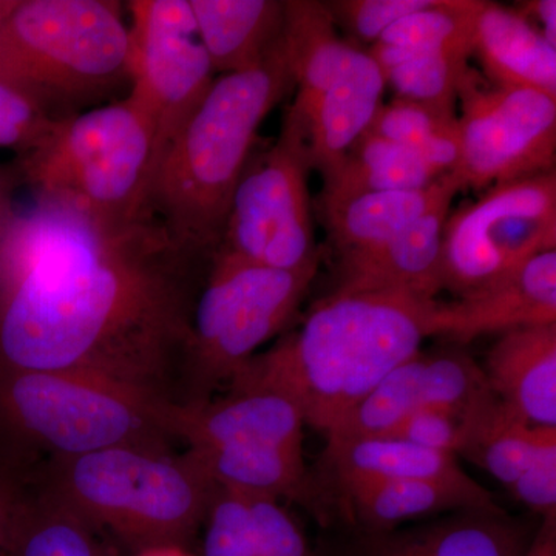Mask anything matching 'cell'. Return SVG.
Returning <instances> with one entry per match:
<instances>
[{"label":"cell","mask_w":556,"mask_h":556,"mask_svg":"<svg viewBox=\"0 0 556 556\" xmlns=\"http://www.w3.org/2000/svg\"><path fill=\"white\" fill-rule=\"evenodd\" d=\"M212 258L153 208L110 222L36 200L0 233V367L80 372L179 407Z\"/></svg>","instance_id":"cell-1"},{"label":"cell","mask_w":556,"mask_h":556,"mask_svg":"<svg viewBox=\"0 0 556 556\" xmlns=\"http://www.w3.org/2000/svg\"><path fill=\"white\" fill-rule=\"evenodd\" d=\"M437 302L336 289L226 387L280 394L327 437L391 369L419 353Z\"/></svg>","instance_id":"cell-2"},{"label":"cell","mask_w":556,"mask_h":556,"mask_svg":"<svg viewBox=\"0 0 556 556\" xmlns=\"http://www.w3.org/2000/svg\"><path fill=\"white\" fill-rule=\"evenodd\" d=\"M292 90L283 38L257 67L215 78L164 150L150 185V207L182 243L218 251L260 127Z\"/></svg>","instance_id":"cell-3"},{"label":"cell","mask_w":556,"mask_h":556,"mask_svg":"<svg viewBox=\"0 0 556 556\" xmlns=\"http://www.w3.org/2000/svg\"><path fill=\"white\" fill-rule=\"evenodd\" d=\"M27 479L138 555L188 548L217 490L188 453L129 445L53 457Z\"/></svg>","instance_id":"cell-4"},{"label":"cell","mask_w":556,"mask_h":556,"mask_svg":"<svg viewBox=\"0 0 556 556\" xmlns=\"http://www.w3.org/2000/svg\"><path fill=\"white\" fill-rule=\"evenodd\" d=\"M0 78L50 119L104 105L129 84L130 31L119 2L9 0L0 13Z\"/></svg>","instance_id":"cell-5"},{"label":"cell","mask_w":556,"mask_h":556,"mask_svg":"<svg viewBox=\"0 0 556 556\" xmlns=\"http://www.w3.org/2000/svg\"><path fill=\"white\" fill-rule=\"evenodd\" d=\"M164 407L94 376L0 367V457L28 475L53 457L174 450Z\"/></svg>","instance_id":"cell-6"},{"label":"cell","mask_w":556,"mask_h":556,"mask_svg":"<svg viewBox=\"0 0 556 556\" xmlns=\"http://www.w3.org/2000/svg\"><path fill=\"white\" fill-rule=\"evenodd\" d=\"M14 167L36 200L126 222L152 208L155 131L126 97L54 121L46 138L17 156Z\"/></svg>","instance_id":"cell-7"},{"label":"cell","mask_w":556,"mask_h":556,"mask_svg":"<svg viewBox=\"0 0 556 556\" xmlns=\"http://www.w3.org/2000/svg\"><path fill=\"white\" fill-rule=\"evenodd\" d=\"M215 252L197 299L186 356L185 405L226 387L260 348L283 331L316 278Z\"/></svg>","instance_id":"cell-8"},{"label":"cell","mask_w":556,"mask_h":556,"mask_svg":"<svg viewBox=\"0 0 556 556\" xmlns=\"http://www.w3.org/2000/svg\"><path fill=\"white\" fill-rule=\"evenodd\" d=\"M309 170L302 134L283 121L277 141L249 160L218 251L266 268L317 273Z\"/></svg>","instance_id":"cell-9"},{"label":"cell","mask_w":556,"mask_h":556,"mask_svg":"<svg viewBox=\"0 0 556 556\" xmlns=\"http://www.w3.org/2000/svg\"><path fill=\"white\" fill-rule=\"evenodd\" d=\"M555 249L556 170L492 186L475 203L450 212L442 288L467 298Z\"/></svg>","instance_id":"cell-10"},{"label":"cell","mask_w":556,"mask_h":556,"mask_svg":"<svg viewBox=\"0 0 556 556\" xmlns=\"http://www.w3.org/2000/svg\"><path fill=\"white\" fill-rule=\"evenodd\" d=\"M460 189L485 190L551 174L556 166V97L493 86L468 67L460 80Z\"/></svg>","instance_id":"cell-11"},{"label":"cell","mask_w":556,"mask_h":556,"mask_svg":"<svg viewBox=\"0 0 556 556\" xmlns=\"http://www.w3.org/2000/svg\"><path fill=\"white\" fill-rule=\"evenodd\" d=\"M130 13V90L155 131V169L164 150L214 84L189 0H134ZM155 174V170H153Z\"/></svg>","instance_id":"cell-12"},{"label":"cell","mask_w":556,"mask_h":556,"mask_svg":"<svg viewBox=\"0 0 556 556\" xmlns=\"http://www.w3.org/2000/svg\"><path fill=\"white\" fill-rule=\"evenodd\" d=\"M540 521L511 517L495 504L382 532L340 527L317 551L318 556H522Z\"/></svg>","instance_id":"cell-13"},{"label":"cell","mask_w":556,"mask_h":556,"mask_svg":"<svg viewBox=\"0 0 556 556\" xmlns=\"http://www.w3.org/2000/svg\"><path fill=\"white\" fill-rule=\"evenodd\" d=\"M228 391L203 404L164 407L175 442L186 448L274 447L303 455L306 426L292 402L258 388Z\"/></svg>","instance_id":"cell-14"},{"label":"cell","mask_w":556,"mask_h":556,"mask_svg":"<svg viewBox=\"0 0 556 556\" xmlns=\"http://www.w3.org/2000/svg\"><path fill=\"white\" fill-rule=\"evenodd\" d=\"M556 324V249L530 258L492 287L439 303L431 313V338L468 343L511 329Z\"/></svg>","instance_id":"cell-15"},{"label":"cell","mask_w":556,"mask_h":556,"mask_svg":"<svg viewBox=\"0 0 556 556\" xmlns=\"http://www.w3.org/2000/svg\"><path fill=\"white\" fill-rule=\"evenodd\" d=\"M453 199L442 200L387 243L340 258L336 289L437 300L444 289L442 239Z\"/></svg>","instance_id":"cell-16"},{"label":"cell","mask_w":556,"mask_h":556,"mask_svg":"<svg viewBox=\"0 0 556 556\" xmlns=\"http://www.w3.org/2000/svg\"><path fill=\"white\" fill-rule=\"evenodd\" d=\"M334 525L382 532L467 508L495 506V497L470 475L452 479H407L353 486L332 497Z\"/></svg>","instance_id":"cell-17"},{"label":"cell","mask_w":556,"mask_h":556,"mask_svg":"<svg viewBox=\"0 0 556 556\" xmlns=\"http://www.w3.org/2000/svg\"><path fill=\"white\" fill-rule=\"evenodd\" d=\"M386 86L378 62L367 50L357 49L305 121L300 126L288 121L302 134L311 169L320 172L324 179L338 169L371 126Z\"/></svg>","instance_id":"cell-18"},{"label":"cell","mask_w":556,"mask_h":556,"mask_svg":"<svg viewBox=\"0 0 556 556\" xmlns=\"http://www.w3.org/2000/svg\"><path fill=\"white\" fill-rule=\"evenodd\" d=\"M481 368L504 407L530 426L556 427V324L504 332Z\"/></svg>","instance_id":"cell-19"},{"label":"cell","mask_w":556,"mask_h":556,"mask_svg":"<svg viewBox=\"0 0 556 556\" xmlns=\"http://www.w3.org/2000/svg\"><path fill=\"white\" fill-rule=\"evenodd\" d=\"M317 479L321 501L353 486L466 477L457 456L417 447L396 438L331 439L321 455Z\"/></svg>","instance_id":"cell-20"},{"label":"cell","mask_w":556,"mask_h":556,"mask_svg":"<svg viewBox=\"0 0 556 556\" xmlns=\"http://www.w3.org/2000/svg\"><path fill=\"white\" fill-rule=\"evenodd\" d=\"M283 46L295 93L283 119L300 126L358 47L340 38L327 2L318 0H285Z\"/></svg>","instance_id":"cell-21"},{"label":"cell","mask_w":556,"mask_h":556,"mask_svg":"<svg viewBox=\"0 0 556 556\" xmlns=\"http://www.w3.org/2000/svg\"><path fill=\"white\" fill-rule=\"evenodd\" d=\"M460 190L456 178L447 175L428 188L361 193L320 203L318 207L340 260L387 243L442 200L456 197Z\"/></svg>","instance_id":"cell-22"},{"label":"cell","mask_w":556,"mask_h":556,"mask_svg":"<svg viewBox=\"0 0 556 556\" xmlns=\"http://www.w3.org/2000/svg\"><path fill=\"white\" fill-rule=\"evenodd\" d=\"M473 56L493 86L533 89L556 97V47L517 9L482 2L475 24Z\"/></svg>","instance_id":"cell-23"},{"label":"cell","mask_w":556,"mask_h":556,"mask_svg":"<svg viewBox=\"0 0 556 556\" xmlns=\"http://www.w3.org/2000/svg\"><path fill=\"white\" fill-rule=\"evenodd\" d=\"M215 75L257 67L283 38L285 0H189Z\"/></svg>","instance_id":"cell-24"},{"label":"cell","mask_w":556,"mask_h":556,"mask_svg":"<svg viewBox=\"0 0 556 556\" xmlns=\"http://www.w3.org/2000/svg\"><path fill=\"white\" fill-rule=\"evenodd\" d=\"M439 178L413 150L365 131L338 169L324 179L318 204L361 193L424 189Z\"/></svg>","instance_id":"cell-25"},{"label":"cell","mask_w":556,"mask_h":556,"mask_svg":"<svg viewBox=\"0 0 556 556\" xmlns=\"http://www.w3.org/2000/svg\"><path fill=\"white\" fill-rule=\"evenodd\" d=\"M552 439L556 427H535L504 407L493 394L467 416V434L459 455L510 486Z\"/></svg>","instance_id":"cell-26"},{"label":"cell","mask_w":556,"mask_h":556,"mask_svg":"<svg viewBox=\"0 0 556 556\" xmlns=\"http://www.w3.org/2000/svg\"><path fill=\"white\" fill-rule=\"evenodd\" d=\"M0 556H104L98 533L75 511L27 481Z\"/></svg>","instance_id":"cell-27"},{"label":"cell","mask_w":556,"mask_h":556,"mask_svg":"<svg viewBox=\"0 0 556 556\" xmlns=\"http://www.w3.org/2000/svg\"><path fill=\"white\" fill-rule=\"evenodd\" d=\"M422 407H427L426 353L419 351L391 369L325 438L331 441L391 437L407 417Z\"/></svg>","instance_id":"cell-28"},{"label":"cell","mask_w":556,"mask_h":556,"mask_svg":"<svg viewBox=\"0 0 556 556\" xmlns=\"http://www.w3.org/2000/svg\"><path fill=\"white\" fill-rule=\"evenodd\" d=\"M417 153L441 177L455 174L460 160L459 121L444 112L394 98L382 104L368 129Z\"/></svg>","instance_id":"cell-29"},{"label":"cell","mask_w":556,"mask_h":556,"mask_svg":"<svg viewBox=\"0 0 556 556\" xmlns=\"http://www.w3.org/2000/svg\"><path fill=\"white\" fill-rule=\"evenodd\" d=\"M481 0H437L391 25L376 43L407 54L473 56L475 24Z\"/></svg>","instance_id":"cell-30"},{"label":"cell","mask_w":556,"mask_h":556,"mask_svg":"<svg viewBox=\"0 0 556 556\" xmlns=\"http://www.w3.org/2000/svg\"><path fill=\"white\" fill-rule=\"evenodd\" d=\"M367 51L397 98L456 113L460 80L470 67L467 58L399 53L380 43H372Z\"/></svg>","instance_id":"cell-31"},{"label":"cell","mask_w":556,"mask_h":556,"mask_svg":"<svg viewBox=\"0 0 556 556\" xmlns=\"http://www.w3.org/2000/svg\"><path fill=\"white\" fill-rule=\"evenodd\" d=\"M437 0H332L327 2L336 25L350 33L357 42L376 43L383 33Z\"/></svg>","instance_id":"cell-32"},{"label":"cell","mask_w":556,"mask_h":556,"mask_svg":"<svg viewBox=\"0 0 556 556\" xmlns=\"http://www.w3.org/2000/svg\"><path fill=\"white\" fill-rule=\"evenodd\" d=\"M53 124L24 91L0 78V149L20 156L42 141Z\"/></svg>","instance_id":"cell-33"},{"label":"cell","mask_w":556,"mask_h":556,"mask_svg":"<svg viewBox=\"0 0 556 556\" xmlns=\"http://www.w3.org/2000/svg\"><path fill=\"white\" fill-rule=\"evenodd\" d=\"M468 413L422 407L407 417L391 437L386 438L402 439L417 447L457 456L466 441Z\"/></svg>","instance_id":"cell-34"},{"label":"cell","mask_w":556,"mask_h":556,"mask_svg":"<svg viewBox=\"0 0 556 556\" xmlns=\"http://www.w3.org/2000/svg\"><path fill=\"white\" fill-rule=\"evenodd\" d=\"M508 490L535 518H556V439L536 453Z\"/></svg>","instance_id":"cell-35"},{"label":"cell","mask_w":556,"mask_h":556,"mask_svg":"<svg viewBox=\"0 0 556 556\" xmlns=\"http://www.w3.org/2000/svg\"><path fill=\"white\" fill-rule=\"evenodd\" d=\"M27 473L0 457V551L13 527L14 518L27 490Z\"/></svg>","instance_id":"cell-36"},{"label":"cell","mask_w":556,"mask_h":556,"mask_svg":"<svg viewBox=\"0 0 556 556\" xmlns=\"http://www.w3.org/2000/svg\"><path fill=\"white\" fill-rule=\"evenodd\" d=\"M535 30L556 47V2L555 0H532L517 9Z\"/></svg>","instance_id":"cell-37"},{"label":"cell","mask_w":556,"mask_h":556,"mask_svg":"<svg viewBox=\"0 0 556 556\" xmlns=\"http://www.w3.org/2000/svg\"><path fill=\"white\" fill-rule=\"evenodd\" d=\"M21 185L20 174L16 167L10 169H2L0 167V233L9 225L11 217H13L14 208L13 199L17 186Z\"/></svg>","instance_id":"cell-38"},{"label":"cell","mask_w":556,"mask_h":556,"mask_svg":"<svg viewBox=\"0 0 556 556\" xmlns=\"http://www.w3.org/2000/svg\"><path fill=\"white\" fill-rule=\"evenodd\" d=\"M522 556H556V518L541 519L535 536Z\"/></svg>","instance_id":"cell-39"},{"label":"cell","mask_w":556,"mask_h":556,"mask_svg":"<svg viewBox=\"0 0 556 556\" xmlns=\"http://www.w3.org/2000/svg\"><path fill=\"white\" fill-rule=\"evenodd\" d=\"M7 3H9V0H0V13L5 10Z\"/></svg>","instance_id":"cell-40"}]
</instances>
